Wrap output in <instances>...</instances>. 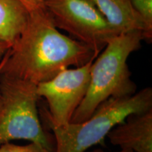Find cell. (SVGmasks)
<instances>
[{"instance_id": "3957f363", "label": "cell", "mask_w": 152, "mask_h": 152, "mask_svg": "<svg viewBox=\"0 0 152 152\" xmlns=\"http://www.w3.org/2000/svg\"><path fill=\"white\" fill-rule=\"evenodd\" d=\"M152 109V88L145 87L134 94L110 98L96 108L87 120L63 126L49 125L53 132L55 152H85L100 143L115 125L131 114Z\"/></svg>"}, {"instance_id": "5b68a950", "label": "cell", "mask_w": 152, "mask_h": 152, "mask_svg": "<svg viewBox=\"0 0 152 152\" xmlns=\"http://www.w3.org/2000/svg\"><path fill=\"white\" fill-rule=\"evenodd\" d=\"M44 7L54 26L99 53L118 35L90 0H45Z\"/></svg>"}, {"instance_id": "8992f818", "label": "cell", "mask_w": 152, "mask_h": 152, "mask_svg": "<svg viewBox=\"0 0 152 152\" xmlns=\"http://www.w3.org/2000/svg\"><path fill=\"white\" fill-rule=\"evenodd\" d=\"M94 58L78 67L63 70L49 80L37 85L38 96L45 98L48 105L49 125L63 126L71 123L86 95Z\"/></svg>"}, {"instance_id": "6da1fadb", "label": "cell", "mask_w": 152, "mask_h": 152, "mask_svg": "<svg viewBox=\"0 0 152 152\" xmlns=\"http://www.w3.org/2000/svg\"><path fill=\"white\" fill-rule=\"evenodd\" d=\"M98 55L87 45L60 33L41 7L30 11L21 33L0 61V73L37 85Z\"/></svg>"}, {"instance_id": "8fae6325", "label": "cell", "mask_w": 152, "mask_h": 152, "mask_svg": "<svg viewBox=\"0 0 152 152\" xmlns=\"http://www.w3.org/2000/svg\"><path fill=\"white\" fill-rule=\"evenodd\" d=\"M0 152H49L39 144L30 142L26 145H18L8 142L0 146Z\"/></svg>"}, {"instance_id": "277c9868", "label": "cell", "mask_w": 152, "mask_h": 152, "mask_svg": "<svg viewBox=\"0 0 152 152\" xmlns=\"http://www.w3.org/2000/svg\"><path fill=\"white\" fill-rule=\"evenodd\" d=\"M39 99L37 85L0 73V146L26 140L55 152L54 137L40 122Z\"/></svg>"}, {"instance_id": "7c38bea8", "label": "cell", "mask_w": 152, "mask_h": 152, "mask_svg": "<svg viewBox=\"0 0 152 152\" xmlns=\"http://www.w3.org/2000/svg\"><path fill=\"white\" fill-rule=\"evenodd\" d=\"M30 11L36 9L39 7H44L45 0H20Z\"/></svg>"}, {"instance_id": "52a82bcc", "label": "cell", "mask_w": 152, "mask_h": 152, "mask_svg": "<svg viewBox=\"0 0 152 152\" xmlns=\"http://www.w3.org/2000/svg\"><path fill=\"white\" fill-rule=\"evenodd\" d=\"M113 145L133 152H152V109L133 113L107 134Z\"/></svg>"}, {"instance_id": "4fadbf2b", "label": "cell", "mask_w": 152, "mask_h": 152, "mask_svg": "<svg viewBox=\"0 0 152 152\" xmlns=\"http://www.w3.org/2000/svg\"><path fill=\"white\" fill-rule=\"evenodd\" d=\"M10 47L11 45H9V44L0 41V61L4 56L6 53L8 51V49L10 48Z\"/></svg>"}, {"instance_id": "30bf717a", "label": "cell", "mask_w": 152, "mask_h": 152, "mask_svg": "<svg viewBox=\"0 0 152 152\" xmlns=\"http://www.w3.org/2000/svg\"><path fill=\"white\" fill-rule=\"evenodd\" d=\"M134 11L144 26L145 40L152 39V0H131Z\"/></svg>"}, {"instance_id": "5bb4252c", "label": "cell", "mask_w": 152, "mask_h": 152, "mask_svg": "<svg viewBox=\"0 0 152 152\" xmlns=\"http://www.w3.org/2000/svg\"><path fill=\"white\" fill-rule=\"evenodd\" d=\"M85 152H106V151H104V150H102V149H96L92 150V151H85ZM117 152H133V151H129V150H122V149H121V151H117Z\"/></svg>"}, {"instance_id": "ba28073f", "label": "cell", "mask_w": 152, "mask_h": 152, "mask_svg": "<svg viewBox=\"0 0 152 152\" xmlns=\"http://www.w3.org/2000/svg\"><path fill=\"white\" fill-rule=\"evenodd\" d=\"M105 17L118 35L138 30L143 33L144 26L133 8L131 0H90ZM145 40V37H144Z\"/></svg>"}, {"instance_id": "9c48e42d", "label": "cell", "mask_w": 152, "mask_h": 152, "mask_svg": "<svg viewBox=\"0 0 152 152\" xmlns=\"http://www.w3.org/2000/svg\"><path fill=\"white\" fill-rule=\"evenodd\" d=\"M29 14L20 0H0V41L11 46L23 30Z\"/></svg>"}, {"instance_id": "9a60e30c", "label": "cell", "mask_w": 152, "mask_h": 152, "mask_svg": "<svg viewBox=\"0 0 152 152\" xmlns=\"http://www.w3.org/2000/svg\"><path fill=\"white\" fill-rule=\"evenodd\" d=\"M1 61H0V71H1Z\"/></svg>"}, {"instance_id": "7a4b0ae2", "label": "cell", "mask_w": 152, "mask_h": 152, "mask_svg": "<svg viewBox=\"0 0 152 152\" xmlns=\"http://www.w3.org/2000/svg\"><path fill=\"white\" fill-rule=\"evenodd\" d=\"M143 40V33L134 30L115 35L108 42L92 62L86 95L71 123L87 120L102 102L110 98L130 96L137 92L128 59L132 53L140 48Z\"/></svg>"}]
</instances>
